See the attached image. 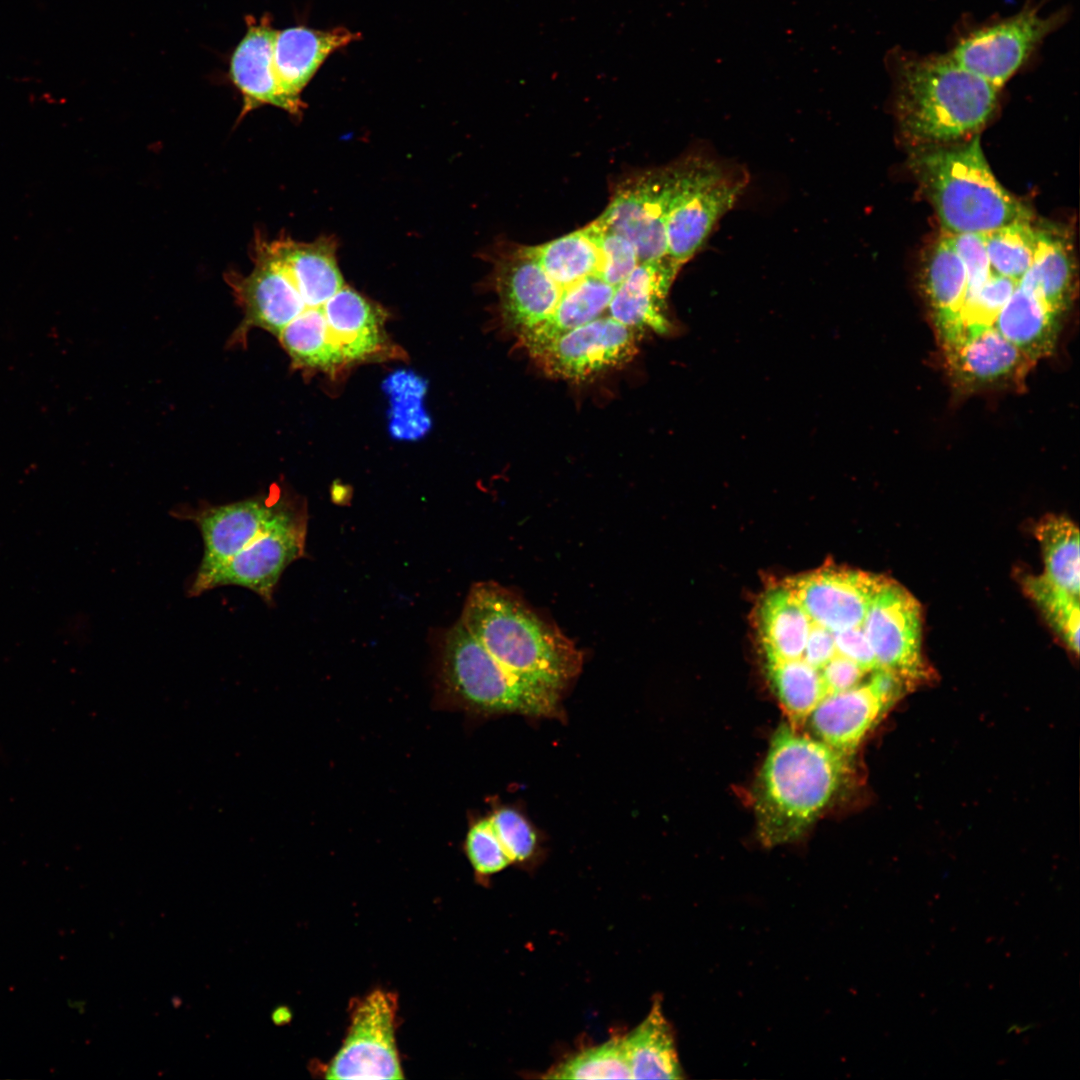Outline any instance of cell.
<instances>
[{"mask_svg": "<svg viewBox=\"0 0 1080 1080\" xmlns=\"http://www.w3.org/2000/svg\"><path fill=\"white\" fill-rule=\"evenodd\" d=\"M848 756L791 725L775 733L757 777L754 811L761 843L797 840L822 813L846 775Z\"/></svg>", "mask_w": 1080, "mask_h": 1080, "instance_id": "1", "label": "cell"}, {"mask_svg": "<svg viewBox=\"0 0 1080 1080\" xmlns=\"http://www.w3.org/2000/svg\"><path fill=\"white\" fill-rule=\"evenodd\" d=\"M460 620L506 671L527 683L561 693L582 668L573 642L497 583L473 585Z\"/></svg>", "mask_w": 1080, "mask_h": 1080, "instance_id": "2", "label": "cell"}, {"mask_svg": "<svg viewBox=\"0 0 1080 1080\" xmlns=\"http://www.w3.org/2000/svg\"><path fill=\"white\" fill-rule=\"evenodd\" d=\"M998 91L950 55L908 59L897 72V116L912 141L941 145L981 128L995 110Z\"/></svg>", "mask_w": 1080, "mask_h": 1080, "instance_id": "3", "label": "cell"}, {"mask_svg": "<svg viewBox=\"0 0 1080 1080\" xmlns=\"http://www.w3.org/2000/svg\"><path fill=\"white\" fill-rule=\"evenodd\" d=\"M913 160L945 234H984L1031 221L1030 211L994 176L978 136L961 146L926 149Z\"/></svg>", "mask_w": 1080, "mask_h": 1080, "instance_id": "4", "label": "cell"}, {"mask_svg": "<svg viewBox=\"0 0 1080 1080\" xmlns=\"http://www.w3.org/2000/svg\"><path fill=\"white\" fill-rule=\"evenodd\" d=\"M441 691L448 704L477 714L557 717L561 693L506 671L459 620L446 634Z\"/></svg>", "mask_w": 1080, "mask_h": 1080, "instance_id": "5", "label": "cell"}, {"mask_svg": "<svg viewBox=\"0 0 1080 1080\" xmlns=\"http://www.w3.org/2000/svg\"><path fill=\"white\" fill-rule=\"evenodd\" d=\"M673 167L666 238L668 256L681 268L737 202L748 176L741 168L702 154L688 155Z\"/></svg>", "mask_w": 1080, "mask_h": 1080, "instance_id": "6", "label": "cell"}, {"mask_svg": "<svg viewBox=\"0 0 1080 1080\" xmlns=\"http://www.w3.org/2000/svg\"><path fill=\"white\" fill-rule=\"evenodd\" d=\"M306 512L291 500L276 520L251 543L207 575L192 579L189 596L220 586H240L271 603L283 571L304 554Z\"/></svg>", "mask_w": 1080, "mask_h": 1080, "instance_id": "7", "label": "cell"}, {"mask_svg": "<svg viewBox=\"0 0 1080 1080\" xmlns=\"http://www.w3.org/2000/svg\"><path fill=\"white\" fill-rule=\"evenodd\" d=\"M643 333L603 315L527 352L545 375L582 382L630 362Z\"/></svg>", "mask_w": 1080, "mask_h": 1080, "instance_id": "8", "label": "cell"}, {"mask_svg": "<svg viewBox=\"0 0 1080 1080\" xmlns=\"http://www.w3.org/2000/svg\"><path fill=\"white\" fill-rule=\"evenodd\" d=\"M673 176L671 163L625 178L616 186L607 208L596 219L633 244L639 263L670 259L666 217Z\"/></svg>", "mask_w": 1080, "mask_h": 1080, "instance_id": "9", "label": "cell"}, {"mask_svg": "<svg viewBox=\"0 0 1080 1080\" xmlns=\"http://www.w3.org/2000/svg\"><path fill=\"white\" fill-rule=\"evenodd\" d=\"M396 996L375 990L359 1000L342 1047L326 1070L327 1079H402L395 1043Z\"/></svg>", "mask_w": 1080, "mask_h": 1080, "instance_id": "10", "label": "cell"}, {"mask_svg": "<svg viewBox=\"0 0 1080 1080\" xmlns=\"http://www.w3.org/2000/svg\"><path fill=\"white\" fill-rule=\"evenodd\" d=\"M863 629L878 669L894 674L908 688L928 679L921 648L920 604L902 585L886 581L870 604Z\"/></svg>", "mask_w": 1080, "mask_h": 1080, "instance_id": "11", "label": "cell"}, {"mask_svg": "<svg viewBox=\"0 0 1080 1080\" xmlns=\"http://www.w3.org/2000/svg\"><path fill=\"white\" fill-rule=\"evenodd\" d=\"M1059 16L1042 17L1032 8L963 38L950 56L965 69L1000 89L1036 46L1058 25Z\"/></svg>", "mask_w": 1080, "mask_h": 1080, "instance_id": "12", "label": "cell"}, {"mask_svg": "<svg viewBox=\"0 0 1080 1080\" xmlns=\"http://www.w3.org/2000/svg\"><path fill=\"white\" fill-rule=\"evenodd\" d=\"M290 499L270 493L232 503L202 504L182 508L172 514L192 521L199 529L204 553L193 579L201 578L223 564L276 520Z\"/></svg>", "mask_w": 1080, "mask_h": 1080, "instance_id": "13", "label": "cell"}, {"mask_svg": "<svg viewBox=\"0 0 1080 1080\" xmlns=\"http://www.w3.org/2000/svg\"><path fill=\"white\" fill-rule=\"evenodd\" d=\"M254 268L247 276L234 272L226 281L243 311L233 339L240 342L252 328L275 336L307 307L289 274L270 250L267 239L257 237L253 247Z\"/></svg>", "mask_w": 1080, "mask_h": 1080, "instance_id": "14", "label": "cell"}, {"mask_svg": "<svg viewBox=\"0 0 1080 1080\" xmlns=\"http://www.w3.org/2000/svg\"><path fill=\"white\" fill-rule=\"evenodd\" d=\"M887 580L862 571L824 568L784 582L812 621L838 632L863 624Z\"/></svg>", "mask_w": 1080, "mask_h": 1080, "instance_id": "15", "label": "cell"}, {"mask_svg": "<svg viewBox=\"0 0 1080 1080\" xmlns=\"http://www.w3.org/2000/svg\"><path fill=\"white\" fill-rule=\"evenodd\" d=\"M496 288L503 318L517 335L548 318L563 291L526 247L498 262Z\"/></svg>", "mask_w": 1080, "mask_h": 1080, "instance_id": "16", "label": "cell"}, {"mask_svg": "<svg viewBox=\"0 0 1080 1080\" xmlns=\"http://www.w3.org/2000/svg\"><path fill=\"white\" fill-rule=\"evenodd\" d=\"M946 357L954 383L966 392L1022 383L1034 364L992 328L967 339Z\"/></svg>", "mask_w": 1080, "mask_h": 1080, "instance_id": "17", "label": "cell"}, {"mask_svg": "<svg viewBox=\"0 0 1080 1080\" xmlns=\"http://www.w3.org/2000/svg\"><path fill=\"white\" fill-rule=\"evenodd\" d=\"M358 37L345 28L319 31L299 26L276 31L273 71L291 113L301 112L300 93L327 56Z\"/></svg>", "mask_w": 1080, "mask_h": 1080, "instance_id": "18", "label": "cell"}, {"mask_svg": "<svg viewBox=\"0 0 1080 1080\" xmlns=\"http://www.w3.org/2000/svg\"><path fill=\"white\" fill-rule=\"evenodd\" d=\"M679 268L672 260L639 263L617 287L606 315L634 328L658 334L671 330L666 298Z\"/></svg>", "mask_w": 1080, "mask_h": 1080, "instance_id": "19", "label": "cell"}, {"mask_svg": "<svg viewBox=\"0 0 1080 1080\" xmlns=\"http://www.w3.org/2000/svg\"><path fill=\"white\" fill-rule=\"evenodd\" d=\"M885 709L870 681L826 695L808 719L818 740L849 756Z\"/></svg>", "mask_w": 1080, "mask_h": 1080, "instance_id": "20", "label": "cell"}, {"mask_svg": "<svg viewBox=\"0 0 1080 1080\" xmlns=\"http://www.w3.org/2000/svg\"><path fill=\"white\" fill-rule=\"evenodd\" d=\"M247 32L234 50L230 75L243 97L242 115L265 104L291 113L282 96L273 71V46L276 30L267 17L256 22L247 17Z\"/></svg>", "mask_w": 1080, "mask_h": 1080, "instance_id": "21", "label": "cell"}, {"mask_svg": "<svg viewBox=\"0 0 1080 1080\" xmlns=\"http://www.w3.org/2000/svg\"><path fill=\"white\" fill-rule=\"evenodd\" d=\"M922 287L945 353L958 339L959 313L965 298L967 274L964 263L943 234L924 265Z\"/></svg>", "mask_w": 1080, "mask_h": 1080, "instance_id": "22", "label": "cell"}, {"mask_svg": "<svg viewBox=\"0 0 1080 1080\" xmlns=\"http://www.w3.org/2000/svg\"><path fill=\"white\" fill-rule=\"evenodd\" d=\"M267 244L283 265L307 308H319L344 286L337 265L335 241L313 242L279 238Z\"/></svg>", "mask_w": 1080, "mask_h": 1080, "instance_id": "23", "label": "cell"}, {"mask_svg": "<svg viewBox=\"0 0 1080 1080\" xmlns=\"http://www.w3.org/2000/svg\"><path fill=\"white\" fill-rule=\"evenodd\" d=\"M321 308L344 361L365 358L381 345L380 312L353 288L344 285Z\"/></svg>", "mask_w": 1080, "mask_h": 1080, "instance_id": "24", "label": "cell"}, {"mask_svg": "<svg viewBox=\"0 0 1080 1080\" xmlns=\"http://www.w3.org/2000/svg\"><path fill=\"white\" fill-rule=\"evenodd\" d=\"M1059 317L1041 299L1017 285L999 311L993 329L1036 362L1054 351Z\"/></svg>", "mask_w": 1080, "mask_h": 1080, "instance_id": "25", "label": "cell"}, {"mask_svg": "<svg viewBox=\"0 0 1080 1080\" xmlns=\"http://www.w3.org/2000/svg\"><path fill=\"white\" fill-rule=\"evenodd\" d=\"M632 1079L684 1078L675 1035L656 998L644 1021L622 1037Z\"/></svg>", "mask_w": 1080, "mask_h": 1080, "instance_id": "26", "label": "cell"}, {"mask_svg": "<svg viewBox=\"0 0 1080 1080\" xmlns=\"http://www.w3.org/2000/svg\"><path fill=\"white\" fill-rule=\"evenodd\" d=\"M758 619L767 664L801 658L808 634V617L785 582L765 592Z\"/></svg>", "mask_w": 1080, "mask_h": 1080, "instance_id": "27", "label": "cell"}, {"mask_svg": "<svg viewBox=\"0 0 1080 1080\" xmlns=\"http://www.w3.org/2000/svg\"><path fill=\"white\" fill-rule=\"evenodd\" d=\"M615 287L599 275H592L563 289L553 313L537 325L518 334L520 344L531 350L566 331L606 315Z\"/></svg>", "mask_w": 1080, "mask_h": 1080, "instance_id": "28", "label": "cell"}, {"mask_svg": "<svg viewBox=\"0 0 1080 1080\" xmlns=\"http://www.w3.org/2000/svg\"><path fill=\"white\" fill-rule=\"evenodd\" d=\"M1074 275L1072 255L1065 241L1047 231L1037 230L1032 263L1018 285L1061 316L1073 300Z\"/></svg>", "mask_w": 1080, "mask_h": 1080, "instance_id": "29", "label": "cell"}, {"mask_svg": "<svg viewBox=\"0 0 1080 1080\" xmlns=\"http://www.w3.org/2000/svg\"><path fill=\"white\" fill-rule=\"evenodd\" d=\"M526 250L562 290L586 277L600 276L602 256L588 226Z\"/></svg>", "mask_w": 1080, "mask_h": 1080, "instance_id": "30", "label": "cell"}, {"mask_svg": "<svg viewBox=\"0 0 1080 1080\" xmlns=\"http://www.w3.org/2000/svg\"><path fill=\"white\" fill-rule=\"evenodd\" d=\"M1040 544L1044 573L1042 576L1058 588L1079 597V530L1069 518L1049 515L1035 529Z\"/></svg>", "mask_w": 1080, "mask_h": 1080, "instance_id": "31", "label": "cell"}, {"mask_svg": "<svg viewBox=\"0 0 1080 1080\" xmlns=\"http://www.w3.org/2000/svg\"><path fill=\"white\" fill-rule=\"evenodd\" d=\"M277 337L295 367L328 370L344 361L321 307L306 308Z\"/></svg>", "mask_w": 1080, "mask_h": 1080, "instance_id": "32", "label": "cell"}, {"mask_svg": "<svg viewBox=\"0 0 1080 1080\" xmlns=\"http://www.w3.org/2000/svg\"><path fill=\"white\" fill-rule=\"evenodd\" d=\"M767 666L780 704L789 717L791 726L797 729L828 695L821 675L801 659L769 663Z\"/></svg>", "mask_w": 1080, "mask_h": 1080, "instance_id": "33", "label": "cell"}, {"mask_svg": "<svg viewBox=\"0 0 1080 1080\" xmlns=\"http://www.w3.org/2000/svg\"><path fill=\"white\" fill-rule=\"evenodd\" d=\"M427 384L411 371L399 370L383 383L389 396V432L398 440H417L431 427V420L423 406Z\"/></svg>", "mask_w": 1080, "mask_h": 1080, "instance_id": "34", "label": "cell"}, {"mask_svg": "<svg viewBox=\"0 0 1080 1080\" xmlns=\"http://www.w3.org/2000/svg\"><path fill=\"white\" fill-rule=\"evenodd\" d=\"M983 236L993 274L1019 283L1032 263L1037 243L1031 221L1015 222Z\"/></svg>", "mask_w": 1080, "mask_h": 1080, "instance_id": "35", "label": "cell"}, {"mask_svg": "<svg viewBox=\"0 0 1080 1080\" xmlns=\"http://www.w3.org/2000/svg\"><path fill=\"white\" fill-rule=\"evenodd\" d=\"M1024 587L1065 646L1077 656L1080 625L1079 597L1058 588L1042 575L1028 577Z\"/></svg>", "mask_w": 1080, "mask_h": 1080, "instance_id": "36", "label": "cell"}, {"mask_svg": "<svg viewBox=\"0 0 1080 1080\" xmlns=\"http://www.w3.org/2000/svg\"><path fill=\"white\" fill-rule=\"evenodd\" d=\"M545 1078L629 1079L631 1078L623 1039L612 1038L588 1048L556 1066Z\"/></svg>", "mask_w": 1080, "mask_h": 1080, "instance_id": "37", "label": "cell"}, {"mask_svg": "<svg viewBox=\"0 0 1080 1080\" xmlns=\"http://www.w3.org/2000/svg\"><path fill=\"white\" fill-rule=\"evenodd\" d=\"M596 239L602 256L600 277L617 287L639 264L633 244L621 234L597 220L587 225Z\"/></svg>", "mask_w": 1080, "mask_h": 1080, "instance_id": "38", "label": "cell"}, {"mask_svg": "<svg viewBox=\"0 0 1080 1080\" xmlns=\"http://www.w3.org/2000/svg\"><path fill=\"white\" fill-rule=\"evenodd\" d=\"M465 850L474 870L481 875L494 874L512 863L489 817L478 819L470 826Z\"/></svg>", "mask_w": 1080, "mask_h": 1080, "instance_id": "39", "label": "cell"}, {"mask_svg": "<svg viewBox=\"0 0 1080 1080\" xmlns=\"http://www.w3.org/2000/svg\"><path fill=\"white\" fill-rule=\"evenodd\" d=\"M488 817L511 862L526 861L534 854L535 831L517 810L501 807Z\"/></svg>", "mask_w": 1080, "mask_h": 1080, "instance_id": "40", "label": "cell"}, {"mask_svg": "<svg viewBox=\"0 0 1080 1080\" xmlns=\"http://www.w3.org/2000/svg\"><path fill=\"white\" fill-rule=\"evenodd\" d=\"M945 235L962 259L966 269L967 288L965 301L974 296L993 274L984 236L980 233Z\"/></svg>", "mask_w": 1080, "mask_h": 1080, "instance_id": "41", "label": "cell"}, {"mask_svg": "<svg viewBox=\"0 0 1080 1080\" xmlns=\"http://www.w3.org/2000/svg\"><path fill=\"white\" fill-rule=\"evenodd\" d=\"M834 639L838 656L853 660L866 672L878 669L876 657L863 624L835 632Z\"/></svg>", "mask_w": 1080, "mask_h": 1080, "instance_id": "42", "label": "cell"}, {"mask_svg": "<svg viewBox=\"0 0 1080 1080\" xmlns=\"http://www.w3.org/2000/svg\"><path fill=\"white\" fill-rule=\"evenodd\" d=\"M865 673L856 662L844 656H835L820 671L828 694L857 686Z\"/></svg>", "mask_w": 1080, "mask_h": 1080, "instance_id": "43", "label": "cell"}, {"mask_svg": "<svg viewBox=\"0 0 1080 1080\" xmlns=\"http://www.w3.org/2000/svg\"><path fill=\"white\" fill-rule=\"evenodd\" d=\"M272 1018H273V1021L276 1024H279V1023L282 1024V1023H284V1022H286L288 1020L289 1013L287 1012V1010L285 1008H280V1009H277L276 1011H274Z\"/></svg>", "mask_w": 1080, "mask_h": 1080, "instance_id": "44", "label": "cell"}]
</instances>
